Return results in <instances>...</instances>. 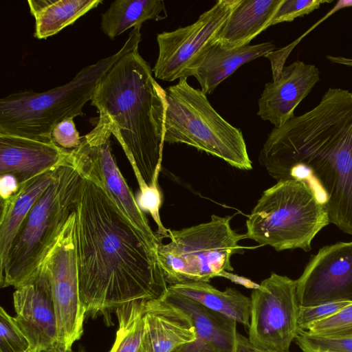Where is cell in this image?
<instances>
[{
  "label": "cell",
  "instance_id": "cell-1",
  "mask_svg": "<svg viewBox=\"0 0 352 352\" xmlns=\"http://www.w3.org/2000/svg\"><path fill=\"white\" fill-rule=\"evenodd\" d=\"M75 241L79 295L85 316L111 314L129 302L163 297L168 292L157 250L124 214L92 173L78 170Z\"/></svg>",
  "mask_w": 352,
  "mask_h": 352
},
{
  "label": "cell",
  "instance_id": "cell-26",
  "mask_svg": "<svg viewBox=\"0 0 352 352\" xmlns=\"http://www.w3.org/2000/svg\"><path fill=\"white\" fill-rule=\"evenodd\" d=\"M296 344L302 352H352V337H327L299 330Z\"/></svg>",
  "mask_w": 352,
  "mask_h": 352
},
{
  "label": "cell",
  "instance_id": "cell-22",
  "mask_svg": "<svg viewBox=\"0 0 352 352\" xmlns=\"http://www.w3.org/2000/svg\"><path fill=\"white\" fill-rule=\"evenodd\" d=\"M168 288L234 320L247 328L250 326L251 299L235 288L228 287L221 291L208 282L204 281L170 285Z\"/></svg>",
  "mask_w": 352,
  "mask_h": 352
},
{
  "label": "cell",
  "instance_id": "cell-31",
  "mask_svg": "<svg viewBox=\"0 0 352 352\" xmlns=\"http://www.w3.org/2000/svg\"><path fill=\"white\" fill-rule=\"evenodd\" d=\"M73 119L72 117L65 118L58 122L52 131L53 142L66 150H73L81 142L82 137L79 135Z\"/></svg>",
  "mask_w": 352,
  "mask_h": 352
},
{
  "label": "cell",
  "instance_id": "cell-11",
  "mask_svg": "<svg viewBox=\"0 0 352 352\" xmlns=\"http://www.w3.org/2000/svg\"><path fill=\"white\" fill-rule=\"evenodd\" d=\"M75 226L74 210L43 263L50 275L56 318L55 346L65 351H72L82 337L86 317L79 295Z\"/></svg>",
  "mask_w": 352,
  "mask_h": 352
},
{
  "label": "cell",
  "instance_id": "cell-37",
  "mask_svg": "<svg viewBox=\"0 0 352 352\" xmlns=\"http://www.w3.org/2000/svg\"><path fill=\"white\" fill-rule=\"evenodd\" d=\"M50 352H74V351H72H72H65V350H63V349L58 348L56 346H54V347H53L52 349H50ZM78 352H86V351L83 348L80 347L78 349Z\"/></svg>",
  "mask_w": 352,
  "mask_h": 352
},
{
  "label": "cell",
  "instance_id": "cell-23",
  "mask_svg": "<svg viewBox=\"0 0 352 352\" xmlns=\"http://www.w3.org/2000/svg\"><path fill=\"white\" fill-rule=\"evenodd\" d=\"M102 0H28L31 14L35 19L34 36L47 38L73 24Z\"/></svg>",
  "mask_w": 352,
  "mask_h": 352
},
{
  "label": "cell",
  "instance_id": "cell-28",
  "mask_svg": "<svg viewBox=\"0 0 352 352\" xmlns=\"http://www.w3.org/2000/svg\"><path fill=\"white\" fill-rule=\"evenodd\" d=\"M327 337H352V304L336 314L310 325L306 330Z\"/></svg>",
  "mask_w": 352,
  "mask_h": 352
},
{
  "label": "cell",
  "instance_id": "cell-8",
  "mask_svg": "<svg viewBox=\"0 0 352 352\" xmlns=\"http://www.w3.org/2000/svg\"><path fill=\"white\" fill-rule=\"evenodd\" d=\"M231 217L211 216L210 220L179 230L168 229L170 242L157 249V257L168 285L209 282L234 270L231 257L240 252L245 234L230 226Z\"/></svg>",
  "mask_w": 352,
  "mask_h": 352
},
{
  "label": "cell",
  "instance_id": "cell-25",
  "mask_svg": "<svg viewBox=\"0 0 352 352\" xmlns=\"http://www.w3.org/2000/svg\"><path fill=\"white\" fill-rule=\"evenodd\" d=\"M145 302H129L117 309L118 329L109 352H138L144 331Z\"/></svg>",
  "mask_w": 352,
  "mask_h": 352
},
{
  "label": "cell",
  "instance_id": "cell-33",
  "mask_svg": "<svg viewBox=\"0 0 352 352\" xmlns=\"http://www.w3.org/2000/svg\"><path fill=\"white\" fill-rule=\"evenodd\" d=\"M235 352H272L252 344L248 338L237 333Z\"/></svg>",
  "mask_w": 352,
  "mask_h": 352
},
{
  "label": "cell",
  "instance_id": "cell-12",
  "mask_svg": "<svg viewBox=\"0 0 352 352\" xmlns=\"http://www.w3.org/2000/svg\"><path fill=\"white\" fill-rule=\"evenodd\" d=\"M111 135L109 118L100 113L95 127L82 137L77 148L70 150L72 162L77 169L89 171L99 179L124 214L157 250L162 240L151 230L116 164L111 147Z\"/></svg>",
  "mask_w": 352,
  "mask_h": 352
},
{
  "label": "cell",
  "instance_id": "cell-3",
  "mask_svg": "<svg viewBox=\"0 0 352 352\" xmlns=\"http://www.w3.org/2000/svg\"><path fill=\"white\" fill-rule=\"evenodd\" d=\"M153 73L138 47L104 76L91 100L109 118L138 184L148 186L158 182L164 143L165 89Z\"/></svg>",
  "mask_w": 352,
  "mask_h": 352
},
{
  "label": "cell",
  "instance_id": "cell-7",
  "mask_svg": "<svg viewBox=\"0 0 352 352\" xmlns=\"http://www.w3.org/2000/svg\"><path fill=\"white\" fill-rule=\"evenodd\" d=\"M165 100L164 142L193 146L241 170L252 168L241 131L220 116L187 78L168 87Z\"/></svg>",
  "mask_w": 352,
  "mask_h": 352
},
{
  "label": "cell",
  "instance_id": "cell-2",
  "mask_svg": "<svg viewBox=\"0 0 352 352\" xmlns=\"http://www.w3.org/2000/svg\"><path fill=\"white\" fill-rule=\"evenodd\" d=\"M258 162L276 180L309 182L330 223L352 236V93L329 88L305 113L274 127Z\"/></svg>",
  "mask_w": 352,
  "mask_h": 352
},
{
  "label": "cell",
  "instance_id": "cell-19",
  "mask_svg": "<svg viewBox=\"0 0 352 352\" xmlns=\"http://www.w3.org/2000/svg\"><path fill=\"white\" fill-rule=\"evenodd\" d=\"M162 298L189 316L197 332L194 342L207 345L219 352H235L236 321L168 288Z\"/></svg>",
  "mask_w": 352,
  "mask_h": 352
},
{
  "label": "cell",
  "instance_id": "cell-17",
  "mask_svg": "<svg viewBox=\"0 0 352 352\" xmlns=\"http://www.w3.org/2000/svg\"><path fill=\"white\" fill-rule=\"evenodd\" d=\"M143 320V352H174L197 340L189 316L163 298L145 302Z\"/></svg>",
  "mask_w": 352,
  "mask_h": 352
},
{
  "label": "cell",
  "instance_id": "cell-9",
  "mask_svg": "<svg viewBox=\"0 0 352 352\" xmlns=\"http://www.w3.org/2000/svg\"><path fill=\"white\" fill-rule=\"evenodd\" d=\"M248 339L272 352H290L300 330L296 280L272 272L251 296Z\"/></svg>",
  "mask_w": 352,
  "mask_h": 352
},
{
  "label": "cell",
  "instance_id": "cell-10",
  "mask_svg": "<svg viewBox=\"0 0 352 352\" xmlns=\"http://www.w3.org/2000/svg\"><path fill=\"white\" fill-rule=\"evenodd\" d=\"M239 0H219L193 23L157 35L158 56L153 72L156 78L173 81L190 76L218 35Z\"/></svg>",
  "mask_w": 352,
  "mask_h": 352
},
{
  "label": "cell",
  "instance_id": "cell-14",
  "mask_svg": "<svg viewBox=\"0 0 352 352\" xmlns=\"http://www.w3.org/2000/svg\"><path fill=\"white\" fill-rule=\"evenodd\" d=\"M14 317L28 340L30 352L47 351L56 344L57 327L50 275L43 264L36 276L13 293Z\"/></svg>",
  "mask_w": 352,
  "mask_h": 352
},
{
  "label": "cell",
  "instance_id": "cell-21",
  "mask_svg": "<svg viewBox=\"0 0 352 352\" xmlns=\"http://www.w3.org/2000/svg\"><path fill=\"white\" fill-rule=\"evenodd\" d=\"M282 2L283 0H239L221 30L217 43L229 49L250 45L271 26Z\"/></svg>",
  "mask_w": 352,
  "mask_h": 352
},
{
  "label": "cell",
  "instance_id": "cell-29",
  "mask_svg": "<svg viewBox=\"0 0 352 352\" xmlns=\"http://www.w3.org/2000/svg\"><path fill=\"white\" fill-rule=\"evenodd\" d=\"M329 0H283L274 16L271 25L283 22H291L298 17L303 16L319 8L323 3H329Z\"/></svg>",
  "mask_w": 352,
  "mask_h": 352
},
{
  "label": "cell",
  "instance_id": "cell-36",
  "mask_svg": "<svg viewBox=\"0 0 352 352\" xmlns=\"http://www.w3.org/2000/svg\"><path fill=\"white\" fill-rule=\"evenodd\" d=\"M326 58L331 63L352 67V58L327 55Z\"/></svg>",
  "mask_w": 352,
  "mask_h": 352
},
{
  "label": "cell",
  "instance_id": "cell-13",
  "mask_svg": "<svg viewBox=\"0 0 352 352\" xmlns=\"http://www.w3.org/2000/svg\"><path fill=\"white\" fill-rule=\"evenodd\" d=\"M296 280L300 307L352 302V241L320 249Z\"/></svg>",
  "mask_w": 352,
  "mask_h": 352
},
{
  "label": "cell",
  "instance_id": "cell-27",
  "mask_svg": "<svg viewBox=\"0 0 352 352\" xmlns=\"http://www.w3.org/2000/svg\"><path fill=\"white\" fill-rule=\"evenodd\" d=\"M30 344L14 317L0 307V352H30Z\"/></svg>",
  "mask_w": 352,
  "mask_h": 352
},
{
  "label": "cell",
  "instance_id": "cell-35",
  "mask_svg": "<svg viewBox=\"0 0 352 352\" xmlns=\"http://www.w3.org/2000/svg\"><path fill=\"white\" fill-rule=\"evenodd\" d=\"M224 278L230 279L232 281H233L237 284L241 285L243 286H245V287H248V288H251V289H254L258 287V284L254 283L252 280L247 279L245 278H243V277L236 276L230 272H227L225 274Z\"/></svg>",
  "mask_w": 352,
  "mask_h": 352
},
{
  "label": "cell",
  "instance_id": "cell-5",
  "mask_svg": "<svg viewBox=\"0 0 352 352\" xmlns=\"http://www.w3.org/2000/svg\"><path fill=\"white\" fill-rule=\"evenodd\" d=\"M330 223L324 203L307 180L278 181L266 189L246 220L245 239L276 251L311 250L316 235Z\"/></svg>",
  "mask_w": 352,
  "mask_h": 352
},
{
  "label": "cell",
  "instance_id": "cell-18",
  "mask_svg": "<svg viewBox=\"0 0 352 352\" xmlns=\"http://www.w3.org/2000/svg\"><path fill=\"white\" fill-rule=\"evenodd\" d=\"M270 41L229 49L217 43L212 46L190 72L198 81L201 90L212 94L217 86L246 63L274 51Z\"/></svg>",
  "mask_w": 352,
  "mask_h": 352
},
{
  "label": "cell",
  "instance_id": "cell-30",
  "mask_svg": "<svg viewBox=\"0 0 352 352\" xmlns=\"http://www.w3.org/2000/svg\"><path fill=\"white\" fill-rule=\"evenodd\" d=\"M350 302H333L310 307H300L298 323L300 330L306 331L314 323L328 318L347 306Z\"/></svg>",
  "mask_w": 352,
  "mask_h": 352
},
{
  "label": "cell",
  "instance_id": "cell-15",
  "mask_svg": "<svg viewBox=\"0 0 352 352\" xmlns=\"http://www.w3.org/2000/svg\"><path fill=\"white\" fill-rule=\"evenodd\" d=\"M320 80L314 65L296 60L284 66L280 74L265 83L258 101V116L279 127L294 118V110Z\"/></svg>",
  "mask_w": 352,
  "mask_h": 352
},
{
  "label": "cell",
  "instance_id": "cell-32",
  "mask_svg": "<svg viewBox=\"0 0 352 352\" xmlns=\"http://www.w3.org/2000/svg\"><path fill=\"white\" fill-rule=\"evenodd\" d=\"M19 187L17 179L12 175L4 174L0 175V195L1 201L10 198Z\"/></svg>",
  "mask_w": 352,
  "mask_h": 352
},
{
  "label": "cell",
  "instance_id": "cell-38",
  "mask_svg": "<svg viewBox=\"0 0 352 352\" xmlns=\"http://www.w3.org/2000/svg\"><path fill=\"white\" fill-rule=\"evenodd\" d=\"M40 352H50V350H47V351H40Z\"/></svg>",
  "mask_w": 352,
  "mask_h": 352
},
{
  "label": "cell",
  "instance_id": "cell-4",
  "mask_svg": "<svg viewBox=\"0 0 352 352\" xmlns=\"http://www.w3.org/2000/svg\"><path fill=\"white\" fill-rule=\"evenodd\" d=\"M142 25L132 29L115 54L83 67L69 82L44 92L25 91L0 99V133L52 141L54 127L65 118L83 116L100 81L124 55L139 47Z\"/></svg>",
  "mask_w": 352,
  "mask_h": 352
},
{
  "label": "cell",
  "instance_id": "cell-20",
  "mask_svg": "<svg viewBox=\"0 0 352 352\" xmlns=\"http://www.w3.org/2000/svg\"><path fill=\"white\" fill-rule=\"evenodd\" d=\"M58 168L48 170L19 184V189L14 195L8 199L1 201L0 272L6 265L12 243L23 221L54 180Z\"/></svg>",
  "mask_w": 352,
  "mask_h": 352
},
{
  "label": "cell",
  "instance_id": "cell-6",
  "mask_svg": "<svg viewBox=\"0 0 352 352\" xmlns=\"http://www.w3.org/2000/svg\"><path fill=\"white\" fill-rule=\"evenodd\" d=\"M80 180L70 154L23 221L0 272L1 287L16 289L36 276L74 211Z\"/></svg>",
  "mask_w": 352,
  "mask_h": 352
},
{
  "label": "cell",
  "instance_id": "cell-16",
  "mask_svg": "<svg viewBox=\"0 0 352 352\" xmlns=\"http://www.w3.org/2000/svg\"><path fill=\"white\" fill-rule=\"evenodd\" d=\"M70 150L52 141L0 133V175H14L19 184L65 164Z\"/></svg>",
  "mask_w": 352,
  "mask_h": 352
},
{
  "label": "cell",
  "instance_id": "cell-34",
  "mask_svg": "<svg viewBox=\"0 0 352 352\" xmlns=\"http://www.w3.org/2000/svg\"><path fill=\"white\" fill-rule=\"evenodd\" d=\"M174 352H219L207 345H202L195 342L185 344L179 347Z\"/></svg>",
  "mask_w": 352,
  "mask_h": 352
},
{
  "label": "cell",
  "instance_id": "cell-24",
  "mask_svg": "<svg viewBox=\"0 0 352 352\" xmlns=\"http://www.w3.org/2000/svg\"><path fill=\"white\" fill-rule=\"evenodd\" d=\"M166 16L162 0H116L102 14L100 28L109 38L114 39L129 28Z\"/></svg>",
  "mask_w": 352,
  "mask_h": 352
}]
</instances>
